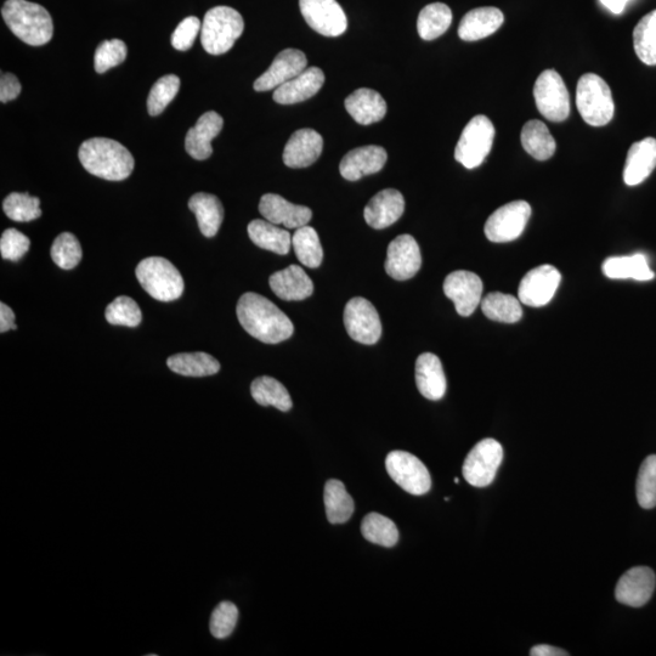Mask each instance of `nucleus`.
I'll list each match as a JSON object with an SVG mask.
<instances>
[{"label": "nucleus", "mask_w": 656, "mask_h": 656, "mask_svg": "<svg viewBox=\"0 0 656 656\" xmlns=\"http://www.w3.org/2000/svg\"><path fill=\"white\" fill-rule=\"evenodd\" d=\"M236 313L245 331L260 342L277 344L293 335L294 326L290 318L258 293L243 294L237 303Z\"/></svg>", "instance_id": "1"}, {"label": "nucleus", "mask_w": 656, "mask_h": 656, "mask_svg": "<svg viewBox=\"0 0 656 656\" xmlns=\"http://www.w3.org/2000/svg\"><path fill=\"white\" fill-rule=\"evenodd\" d=\"M78 157L88 173L110 182H121L133 173L134 157L116 140H86L79 147Z\"/></svg>", "instance_id": "2"}, {"label": "nucleus", "mask_w": 656, "mask_h": 656, "mask_svg": "<svg viewBox=\"0 0 656 656\" xmlns=\"http://www.w3.org/2000/svg\"><path fill=\"white\" fill-rule=\"evenodd\" d=\"M2 15L11 32L32 47H41L53 38V19L42 5L27 0H7Z\"/></svg>", "instance_id": "3"}, {"label": "nucleus", "mask_w": 656, "mask_h": 656, "mask_svg": "<svg viewBox=\"0 0 656 656\" xmlns=\"http://www.w3.org/2000/svg\"><path fill=\"white\" fill-rule=\"evenodd\" d=\"M245 30V22L239 11L229 7H216L203 19L201 43L211 55L228 53Z\"/></svg>", "instance_id": "4"}, {"label": "nucleus", "mask_w": 656, "mask_h": 656, "mask_svg": "<svg viewBox=\"0 0 656 656\" xmlns=\"http://www.w3.org/2000/svg\"><path fill=\"white\" fill-rule=\"evenodd\" d=\"M135 275L141 287L156 301L173 302L183 296V276L167 259L151 257L141 260Z\"/></svg>", "instance_id": "5"}, {"label": "nucleus", "mask_w": 656, "mask_h": 656, "mask_svg": "<svg viewBox=\"0 0 656 656\" xmlns=\"http://www.w3.org/2000/svg\"><path fill=\"white\" fill-rule=\"evenodd\" d=\"M576 106L592 127H603L613 120L615 105L612 90L602 77L587 73L579 79Z\"/></svg>", "instance_id": "6"}, {"label": "nucleus", "mask_w": 656, "mask_h": 656, "mask_svg": "<svg viewBox=\"0 0 656 656\" xmlns=\"http://www.w3.org/2000/svg\"><path fill=\"white\" fill-rule=\"evenodd\" d=\"M494 139L495 127L489 118L483 115L473 117L456 145V161L467 169L478 168L490 154Z\"/></svg>", "instance_id": "7"}, {"label": "nucleus", "mask_w": 656, "mask_h": 656, "mask_svg": "<svg viewBox=\"0 0 656 656\" xmlns=\"http://www.w3.org/2000/svg\"><path fill=\"white\" fill-rule=\"evenodd\" d=\"M534 96L537 109L552 122H563L570 115V96L559 73L546 70L535 83Z\"/></svg>", "instance_id": "8"}, {"label": "nucleus", "mask_w": 656, "mask_h": 656, "mask_svg": "<svg viewBox=\"0 0 656 656\" xmlns=\"http://www.w3.org/2000/svg\"><path fill=\"white\" fill-rule=\"evenodd\" d=\"M502 461L503 449L499 441L490 438L479 441L463 463V477L475 488H485L494 482Z\"/></svg>", "instance_id": "9"}, {"label": "nucleus", "mask_w": 656, "mask_h": 656, "mask_svg": "<svg viewBox=\"0 0 656 656\" xmlns=\"http://www.w3.org/2000/svg\"><path fill=\"white\" fill-rule=\"evenodd\" d=\"M389 477L411 495H426L432 488L431 474L420 458L406 451H393L386 458Z\"/></svg>", "instance_id": "10"}, {"label": "nucleus", "mask_w": 656, "mask_h": 656, "mask_svg": "<svg viewBox=\"0 0 656 656\" xmlns=\"http://www.w3.org/2000/svg\"><path fill=\"white\" fill-rule=\"evenodd\" d=\"M531 217V206L525 201L507 203L491 214L485 224V235L491 242L517 240L524 233Z\"/></svg>", "instance_id": "11"}, {"label": "nucleus", "mask_w": 656, "mask_h": 656, "mask_svg": "<svg viewBox=\"0 0 656 656\" xmlns=\"http://www.w3.org/2000/svg\"><path fill=\"white\" fill-rule=\"evenodd\" d=\"M344 326L355 342L372 346L380 341L382 322L378 311L365 298L350 299L344 309Z\"/></svg>", "instance_id": "12"}, {"label": "nucleus", "mask_w": 656, "mask_h": 656, "mask_svg": "<svg viewBox=\"0 0 656 656\" xmlns=\"http://www.w3.org/2000/svg\"><path fill=\"white\" fill-rule=\"evenodd\" d=\"M299 8L307 24L322 36L339 37L347 31V15L337 0H299Z\"/></svg>", "instance_id": "13"}, {"label": "nucleus", "mask_w": 656, "mask_h": 656, "mask_svg": "<svg viewBox=\"0 0 656 656\" xmlns=\"http://www.w3.org/2000/svg\"><path fill=\"white\" fill-rule=\"evenodd\" d=\"M561 281V273L552 265H541L530 270L520 282L519 301L528 307H545L552 301Z\"/></svg>", "instance_id": "14"}, {"label": "nucleus", "mask_w": 656, "mask_h": 656, "mask_svg": "<svg viewBox=\"0 0 656 656\" xmlns=\"http://www.w3.org/2000/svg\"><path fill=\"white\" fill-rule=\"evenodd\" d=\"M483 281L477 274L467 270L451 273L444 281L445 296L455 304L461 316H471L482 303Z\"/></svg>", "instance_id": "15"}, {"label": "nucleus", "mask_w": 656, "mask_h": 656, "mask_svg": "<svg viewBox=\"0 0 656 656\" xmlns=\"http://www.w3.org/2000/svg\"><path fill=\"white\" fill-rule=\"evenodd\" d=\"M422 256L420 246L411 235H400L390 242L384 264L387 274L394 280L405 281L420 271Z\"/></svg>", "instance_id": "16"}, {"label": "nucleus", "mask_w": 656, "mask_h": 656, "mask_svg": "<svg viewBox=\"0 0 656 656\" xmlns=\"http://www.w3.org/2000/svg\"><path fill=\"white\" fill-rule=\"evenodd\" d=\"M307 67V56L301 50L286 49L277 54L269 70L254 82V90L268 92V90L279 88L282 84L301 75L303 71L307 70Z\"/></svg>", "instance_id": "17"}, {"label": "nucleus", "mask_w": 656, "mask_h": 656, "mask_svg": "<svg viewBox=\"0 0 656 656\" xmlns=\"http://www.w3.org/2000/svg\"><path fill=\"white\" fill-rule=\"evenodd\" d=\"M656 578L654 571L647 567H636L621 576L615 588V598L621 604L639 608L646 605L653 596Z\"/></svg>", "instance_id": "18"}, {"label": "nucleus", "mask_w": 656, "mask_h": 656, "mask_svg": "<svg viewBox=\"0 0 656 656\" xmlns=\"http://www.w3.org/2000/svg\"><path fill=\"white\" fill-rule=\"evenodd\" d=\"M388 160L387 151L382 146L369 145L349 151L339 164V172L349 182H356L366 175L382 171Z\"/></svg>", "instance_id": "19"}, {"label": "nucleus", "mask_w": 656, "mask_h": 656, "mask_svg": "<svg viewBox=\"0 0 656 656\" xmlns=\"http://www.w3.org/2000/svg\"><path fill=\"white\" fill-rule=\"evenodd\" d=\"M259 212L275 225H284L287 229H299L308 225L313 217L311 209L305 206L293 205L284 197L267 194L260 199Z\"/></svg>", "instance_id": "20"}, {"label": "nucleus", "mask_w": 656, "mask_h": 656, "mask_svg": "<svg viewBox=\"0 0 656 656\" xmlns=\"http://www.w3.org/2000/svg\"><path fill=\"white\" fill-rule=\"evenodd\" d=\"M405 211L403 194L395 189H386L373 196L365 207L364 217L371 228L382 230L397 223Z\"/></svg>", "instance_id": "21"}, {"label": "nucleus", "mask_w": 656, "mask_h": 656, "mask_svg": "<svg viewBox=\"0 0 656 656\" xmlns=\"http://www.w3.org/2000/svg\"><path fill=\"white\" fill-rule=\"evenodd\" d=\"M324 149V139L314 129H299L287 141L284 150V163L287 167L307 168L318 161Z\"/></svg>", "instance_id": "22"}, {"label": "nucleus", "mask_w": 656, "mask_h": 656, "mask_svg": "<svg viewBox=\"0 0 656 656\" xmlns=\"http://www.w3.org/2000/svg\"><path fill=\"white\" fill-rule=\"evenodd\" d=\"M223 117L217 112L208 111L197 121L185 138L186 152L197 161H205L213 154L212 140L222 132Z\"/></svg>", "instance_id": "23"}, {"label": "nucleus", "mask_w": 656, "mask_h": 656, "mask_svg": "<svg viewBox=\"0 0 656 656\" xmlns=\"http://www.w3.org/2000/svg\"><path fill=\"white\" fill-rule=\"evenodd\" d=\"M324 83V72L319 67H309L301 75L276 88L273 98L281 105L303 103L318 94Z\"/></svg>", "instance_id": "24"}, {"label": "nucleus", "mask_w": 656, "mask_h": 656, "mask_svg": "<svg viewBox=\"0 0 656 656\" xmlns=\"http://www.w3.org/2000/svg\"><path fill=\"white\" fill-rule=\"evenodd\" d=\"M269 285L276 296L284 301H303L314 292L313 281L298 265H290L271 275Z\"/></svg>", "instance_id": "25"}, {"label": "nucleus", "mask_w": 656, "mask_h": 656, "mask_svg": "<svg viewBox=\"0 0 656 656\" xmlns=\"http://www.w3.org/2000/svg\"><path fill=\"white\" fill-rule=\"evenodd\" d=\"M344 106L361 126L377 123L387 115V103L376 90L361 88L350 94Z\"/></svg>", "instance_id": "26"}, {"label": "nucleus", "mask_w": 656, "mask_h": 656, "mask_svg": "<svg viewBox=\"0 0 656 656\" xmlns=\"http://www.w3.org/2000/svg\"><path fill=\"white\" fill-rule=\"evenodd\" d=\"M656 168V139L646 138L630 147L627 154L624 182L629 186L642 184Z\"/></svg>", "instance_id": "27"}, {"label": "nucleus", "mask_w": 656, "mask_h": 656, "mask_svg": "<svg viewBox=\"0 0 656 656\" xmlns=\"http://www.w3.org/2000/svg\"><path fill=\"white\" fill-rule=\"evenodd\" d=\"M417 388L424 398L437 401L446 393V377L437 355L424 353L416 361Z\"/></svg>", "instance_id": "28"}, {"label": "nucleus", "mask_w": 656, "mask_h": 656, "mask_svg": "<svg viewBox=\"0 0 656 656\" xmlns=\"http://www.w3.org/2000/svg\"><path fill=\"white\" fill-rule=\"evenodd\" d=\"M505 21L500 9L494 7L478 8L469 11L458 27V36L465 42L484 39L499 30Z\"/></svg>", "instance_id": "29"}, {"label": "nucleus", "mask_w": 656, "mask_h": 656, "mask_svg": "<svg viewBox=\"0 0 656 656\" xmlns=\"http://www.w3.org/2000/svg\"><path fill=\"white\" fill-rule=\"evenodd\" d=\"M248 236L259 248L285 256L291 250L292 237L290 231L279 228V225L268 220H252L247 228Z\"/></svg>", "instance_id": "30"}, {"label": "nucleus", "mask_w": 656, "mask_h": 656, "mask_svg": "<svg viewBox=\"0 0 656 656\" xmlns=\"http://www.w3.org/2000/svg\"><path fill=\"white\" fill-rule=\"evenodd\" d=\"M189 208L195 214L203 236L218 234L224 219V207L217 196L199 192L189 200Z\"/></svg>", "instance_id": "31"}, {"label": "nucleus", "mask_w": 656, "mask_h": 656, "mask_svg": "<svg viewBox=\"0 0 656 656\" xmlns=\"http://www.w3.org/2000/svg\"><path fill=\"white\" fill-rule=\"evenodd\" d=\"M602 269L604 275L613 280L650 281L655 276L649 267L648 258L642 253L608 258L603 263Z\"/></svg>", "instance_id": "32"}, {"label": "nucleus", "mask_w": 656, "mask_h": 656, "mask_svg": "<svg viewBox=\"0 0 656 656\" xmlns=\"http://www.w3.org/2000/svg\"><path fill=\"white\" fill-rule=\"evenodd\" d=\"M520 140L524 150L537 161L550 160L556 152V140L544 122L529 121L522 129Z\"/></svg>", "instance_id": "33"}, {"label": "nucleus", "mask_w": 656, "mask_h": 656, "mask_svg": "<svg viewBox=\"0 0 656 656\" xmlns=\"http://www.w3.org/2000/svg\"><path fill=\"white\" fill-rule=\"evenodd\" d=\"M167 365L171 371L185 377H207L220 371L216 358L207 353H182L168 358Z\"/></svg>", "instance_id": "34"}, {"label": "nucleus", "mask_w": 656, "mask_h": 656, "mask_svg": "<svg viewBox=\"0 0 656 656\" xmlns=\"http://www.w3.org/2000/svg\"><path fill=\"white\" fill-rule=\"evenodd\" d=\"M326 516L331 524L347 523L352 518L355 505L346 486L339 480H328L324 494Z\"/></svg>", "instance_id": "35"}, {"label": "nucleus", "mask_w": 656, "mask_h": 656, "mask_svg": "<svg viewBox=\"0 0 656 656\" xmlns=\"http://www.w3.org/2000/svg\"><path fill=\"white\" fill-rule=\"evenodd\" d=\"M480 304L483 314L492 321L514 324L523 318L522 302L511 294L492 292Z\"/></svg>", "instance_id": "36"}, {"label": "nucleus", "mask_w": 656, "mask_h": 656, "mask_svg": "<svg viewBox=\"0 0 656 656\" xmlns=\"http://www.w3.org/2000/svg\"><path fill=\"white\" fill-rule=\"evenodd\" d=\"M452 11L444 3H433L423 8L417 20L418 35L424 41H434L449 30Z\"/></svg>", "instance_id": "37"}, {"label": "nucleus", "mask_w": 656, "mask_h": 656, "mask_svg": "<svg viewBox=\"0 0 656 656\" xmlns=\"http://www.w3.org/2000/svg\"><path fill=\"white\" fill-rule=\"evenodd\" d=\"M251 394L259 405L274 406L282 412L290 411L293 406L291 395L284 384L273 377L256 378L252 382Z\"/></svg>", "instance_id": "38"}, {"label": "nucleus", "mask_w": 656, "mask_h": 656, "mask_svg": "<svg viewBox=\"0 0 656 656\" xmlns=\"http://www.w3.org/2000/svg\"><path fill=\"white\" fill-rule=\"evenodd\" d=\"M292 246L296 256L305 267L310 269L319 268L324 259L320 237L314 228L309 225L297 229L292 237Z\"/></svg>", "instance_id": "39"}, {"label": "nucleus", "mask_w": 656, "mask_h": 656, "mask_svg": "<svg viewBox=\"0 0 656 656\" xmlns=\"http://www.w3.org/2000/svg\"><path fill=\"white\" fill-rule=\"evenodd\" d=\"M361 534L372 544L388 548L394 547L399 541L397 525L378 513L367 514L361 523Z\"/></svg>", "instance_id": "40"}, {"label": "nucleus", "mask_w": 656, "mask_h": 656, "mask_svg": "<svg viewBox=\"0 0 656 656\" xmlns=\"http://www.w3.org/2000/svg\"><path fill=\"white\" fill-rule=\"evenodd\" d=\"M633 47L643 64L656 65V10L638 22L633 31Z\"/></svg>", "instance_id": "41"}, {"label": "nucleus", "mask_w": 656, "mask_h": 656, "mask_svg": "<svg viewBox=\"0 0 656 656\" xmlns=\"http://www.w3.org/2000/svg\"><path fill=\"white\" fill-rule=\"evenodd\" d=\"M3 209L7 217L14 222H32L42 216L41 200L30 194L13 192L3 202Z\"/></svg>", "instance_id": "42"}, {"label": "nucleus", "mask_w": 656, "mask_h": 656, "mask_svg": "<svg viewBox=\"0 0 656 656\" xmlns=\"http://www.w3.org/2000/svg\"><path fill=\"white\" fill-rule=\"evenodd\" d=\"M107 322L115 326L138 327L143 321V313L134 299L121 296L107 305L105 310Z\"/></svg>", "instance_id": "43"}, {"label": "nucleus", "mask_w": 656, "mask_h": 656, "mask_svg": "<svg viewBox=\"0 0 656 656\" xmlns=\"http://www.w3.org/2000/svg\"><path fill=\"white\" fill-rule=\"evenodd\" d=\"M83 257L81 243L71 233H62L56 237L52 246V258L59 268L71 270L76 268Z\"/></svg>", "instance_id": "44"}, {"label": "nucleus", "mask_w": 656, "mask_h": 656, "mask_svg": "<svg viewBox=\"0 0 656 656\" xmlns=\"http://www.w3.org/2000/svg\"><path fill=\"white\" fill-rule=\"evenodd\" d=\"M180 89V78L175 75L164 76L155 83L147 99V110L151 116H158L172 103Z\"/></svg>", "instance_id": "45"}, {"label": "nucleus", "mask_w": 656, "mask_h": 656, "mask_svg": "<svg viewBox=\"0 0 656 656\" xmlns=\"http://www.w3.org/2000/svg\"><path fill=\"white\" fill-rule=\"evenodd\" d=\"M637 500L644 510L656 507V455L648 456L639 468Z\"/></svg>", "instance_id": "46"}, {"label": "nucleus", "mask_w": 656, "mask_h": 656, "mask_svg": "<svg viewBox=\"0 0 656 656\" xmlns=\"http://www.w3.org/2000/svg\"><path fill=\"white\" fill-rule=\"evenodd\" d=\"M127 45L120 39H111V41H105L96 48L94 56V67L95 71L98 73H105L121 65L124 60L127 58Z\"/></svg>", "instance_id": "47"}, {"label": "nucleus", "mask_w": 656, "mask_h": 656, "mask_svg": "<svg viewBox=\"0 0 656 656\" xmlns=\"http://www.w3.org/2000/svg\"><path fill=\"white\" fill-rule=\"evenodd\" d=\"M239 609L231 602H222L218 605L211 616L209 629L213 637L225 639L233 635L237 621H239Z\"/></svg>", "instance_id": "48"}, {"label": "nucleus", "mask_w": 656, "mask_h": 656, "mask_svg": "<svg viewBox=\"0 0 656 656\" xmlns=\"http://www.w3.org/2000/svg\"><path fill=\"white\" fill-rule=\"evenodd\" d=\"M30 246V239L16 229L5 230L0 239V253H2L3 259L10 260V262H19L30 250Z\"/></svg>", "instance_id": "49"}, {"label": "nucleus", "mask_w": 656, "mask_h": 656, "mask_svg": "<svg viewBox=\"0 0 656 656\" xmlns=\"http://www.w3.org/2000/svg\"><path fill=\"white\" fill-rule=\"evenodd\" d=\"M202 24L199 19L195 16H190V18L184 19L177 28L172 36V45L174 49L180 50V52H186L192 48L194 45L195 39L199 36L201 31Z\"/></svg>", "instance_id": "50"}, {"label": "nucleus", "mask_w": 656, "mask_h": 656, "mask_svg": "<svg viewBox=\"0 0 656 656\" xmlns=\"http://www.w3.org/2000/svg\"><path fill=\"white\" fill-rule=\"evenodd\" d=\"M21 93V84L18 77L11 73H2L0 76V101L3 104L15 100Z\"/></svg>", "instance_id": "51"}, {"label": "nucleus", "mask_w": 656, "mask_h": 656, "mask_svg": "<svg viewBox=\"0 0 656 656\" xmlns=\"http://www.w3.org/2000/svg\"><path fill=\"white\" fill-rule=\"evenodd\" d=\"M15 314L9 305L0 303V332L5 333L10 330H16Z\"/></svg>", "instance_id": "52"}, {"label": "nucleus", "mask_w": 656, "mask_h": 656, "mask_svg": "<svg viewBox=\"0 0 656 656\" xmlns=\"http://www.w3.org/2000/svg\"><path fill=\"white\" fill-rule=\"evenodd\" d=\"M531 656H568L569 654L563 649H559L547 644H540L530 650Z\"/></svg>", "instance_id": "53"}, {"label": "nucleus", "mask_w": 656, "mask_h": 656, "mask_svg": "<svg viewBox=\"0 0 656 656\" xmlns=\"http://www.w3.org/2000/svg\"><path fill=\"white\" fill-rule=\"evenodd\" d=\"M601 3L613 14L619 15L625 10L626 0H601Z\"/></svg>", "instance_id": "54"}, {"label": "nucleus", "mask_w": 656, "mask_h": 656, "mask_svg": "<svg viewBox=\"0 0 656 656\" xmlns=\"http://www.w3.org/2000/svg\"><path fill=\"white\" fill-rule=\"evenodd\" d=\"M455 483H456V484L460 483V479L456 478V479H455Z\"/></svg>", "instance_id": "55"}, {"label": "nucleus", "mask_w": 656, "mask_h": 656, "mask_svg": "<svg viewBox=\"0 0 656 656\" xmlns=\"http://www.w3.org/2000/svg\"><path fill=\"white\" fill-rule=\"evenodd\" d=\"M626 2H629V0H626Z\"/></svg>", "instance_id": "56"}]
</instances>
